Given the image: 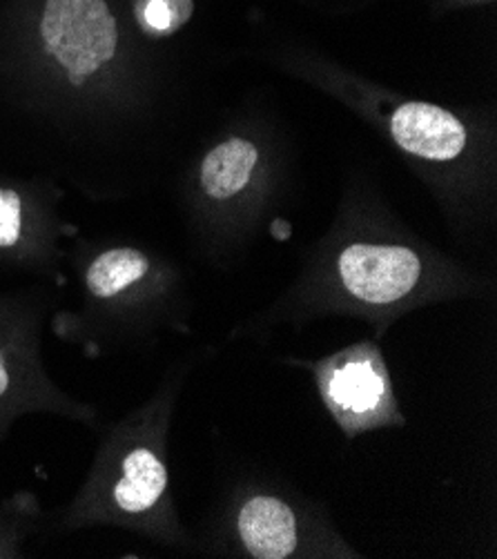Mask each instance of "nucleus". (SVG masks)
<instances>
[{
  "mask_svg": "<svg viewBox=\"0 0 497 559\" xmlns=\"http://www.w3.org/2000/svg\"><path fill=\"white\" fill-rule=\"evenodd\" d=\"M45 520L40 499L29 490L0 499V559L23 557L25 542L40 531Z\"/></svg>",
  "mask_w": 497,
  "mask_h": 559,
  "instance_id": "obj_10",
  "label": "nucleus"
},
{
  "mask_svg": "<svg viewBox=\"0 0 497 559\" xmlns=\"http://www.w3.org/2000/svg\"><path fill=\"white\" fill-rule=\"evenodd\" d=\"M259 160L257 147L246 139H230L208 152L201 163V188L214 201L239 194L252 179Z\"/></svg>",
  "mask_w": 497,
  "mask_h": 559,
  "instance_id": "obj_9",
  "label": "nucleus"
},
{
  "mask_svg": "<svg viewBox=\"0 0 497 559\" xmlns=\"http://www.w3.org/2000/svg\"><path fill=\"white\" fill-rule=\"evenodd\" d=\"M422 257L395 243H353L335 263V286L323 288L326 310L395 314L433 299Z\"/></svg>",
  "mask_w": 497,
  "mask_h": 559,
  "instance_id": "obj_4",
  "label": "nucleus"
},
{
  "mask_svg": "<svg viewBox=\"0 0 497 559\" xmlns=\"http://www.w3.org/2000/svg\"><path fill=\"white\" fill-rule=\"evenodd\" d=\"M192 14V0H143L139 5L141 27L150 34H173Z\"/></svg>",
  "mask_w": 497,
  "mask_h": 559,
  "instance_id": "obj_12",
  "label": "nucleus"
},
{
  "mask_svg": "<svg viewBox=\"0 0 497 559\" xmlns=\"http://www.w3.org/2000/svg\"><path fill=\"white\" fill-rule=\"evenodd\" d=\"M0 263L40 272L36 259L27 250L25 197L10 186H0Z\"/></svg>",
  "mask_w": 497,
  "mask_h": 559,
  "instance_id": "obj_11",
  "label": "nucleus"
},
{
  "mask_svg": "<svg viewBox=\"0 0 497 559\" xmlns=\"http://www.w3.org/2000/svg\"><path fill=\"white\" fill-rule=\"evenodd\" d=\"M181 381L184 372H170L147 402L105 428L70 504L45 520L51 533L105 526L163 546L188 544L168 471V432Z\"/></svg>",
  "mask_w": 497,
  "mask_h": 559,
  "instance_id": "obj_1",
  "label": "nucleus"
},
{
  "mask_svg": "<svg viewBox=\"0 0 497 559\" xmlns=\"http://www.w3.org/2000/svg\"><path fill=\"white\" fill-rule=\"evenodd\" d=\"M391 134L404 152L435 163L455 160L466 147L464 123L449 109L419 100L395 107Z\"/></svg>",
  "mask_w": 497,
  "mask_h": 559,
  "instance_id": "obj_8",
  "label": "nucleus"
},
{
  "mask_svg": "<svg viewBox=\"0 0 497 559\" xmlns=\"http://www.w3.org/2000/svg\"><path fill=\"white\" fill-rule=\"evenodd\" d=\"M326 411L346 437L386 426H404L395 388L381 350L362 342L310 366Z\"/></svg>",
  "mask_w": 497,
  "mask_h": 559,
  "instance_id": "obj_5",
  "label": "nucleus"
},
{
  "mask_svg": "<svg viewBox=\"0 0 497 559\" xmlns=\"http://www.w3.org/2000/svg\"><path fill=\"white\" fill-rule=\"evenodd\" d=\"M175 288L139 248L117 246L81 267L79 306L51 319L61 340L100 355L147 340L175 314Z\"/></svg>",
  "mask_w": 497,
  "mask_h": 559,
  "instance_id": "obj_2",
  "label": "nucleus"
},
{
  "mask_svg": "<svg viewBox=\"0 0 497 559\" xmlns=\"http://www.w3.org/2000/svg\"><path fill=\"white\" fill-rule=\"evenodd\" d=\"M233 535L239 550L255 559H286L308 550L306 518L293 501L270 492H252L239 501Z\"/></svg>",
  "mask_w": 497,
  "mask_h": 559,
  "instance_id": "obj_7",
  "label": "nucleus"
},
{
  "mask_svg": "<svg viewBox=\"0 0 497 559\" xmlns=\"http://www.w3.org/2000/svg\"><path fill=\"white\" fill-rule=\"evenodd\" d=\"M45 288L0 290V445L21 417L54 415L98 428L96 406L74 400L43 361V325L51 310Z\"/></svg>",
  "mask_w": 497,
  "mask_h": 559,
  "instance_id": "obj_3",
  "label": "nucleus"
},
{
  "mask_svg": "<svg viewBox=\"0 0 497 559\" xmlns=\"http://www.w3.org/2000/svg\"><path fill=\"white\" fill-rule=\"evenodd\" d=\"M40 38L74 90L113 63L119 45L117 21L105 0H47Z\"/></svg>",
  "mask_w": 497,
  "mask_h": 559,
  "instance_id": "obj_6",
  "label": "nucleus"
}]
</instances>
